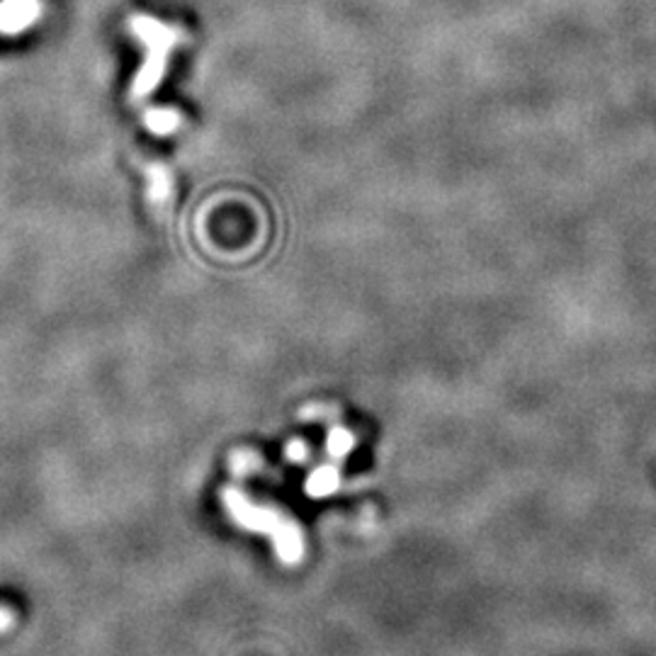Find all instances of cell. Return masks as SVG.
Segmentation results:
<instances>
[{
	"mask_svg": "<svg viewBox=\"0 0 656 656\" xmlns=\"http://www.w3.org/2000/svg\"><path fill=\"white\" fill-rule=\"evenodd\" d=\"M129 29L131 35L141 39L143 47H147V59H143V66L137 74L135 84H131V98L141 100L151 96L153 90L161 86L163 76H166L168 54L171 49L180 42V29L149 15L131 17Z\"/></svg>",
	"mask_w": 656,
	"mask_h": 656,
	"instance_id": "cell-1",
	"label": "cell"
},
{
	"mask_svg": "<svg viewBox=\"0 0 656 656\" xmlns=\"http://www.w3.org/2000/svg\"><path fill=\"white\" fill-rule=\"evenodd\" d=\"M42 17V0H0V35H20Z\"/></svg>",
	"mask_w": 656,
	"mask_h": 656,
	"instance_id": "cell-2",
	"label": "cell"
},
{
	"mask_svg": "<svg viewBox=\"0 0 656 656\" xmlns=\"http://www.w3.org/2000/svg\"><path fill=\"white\" fill-rule=\"evenodd\" d=\"M180 122L182 119L178 112L171 108H151L147 115H143V125L149 127L151 135H159V137H168L173 131H178Z\"/></svg>",
	"mask_w": 656,
	"mask_h": 656,
	"instance_id": "cell-3",
	"label": "cell"
},
{
	"mask_svg": "<svg viewBox=\"0 0 656 656\" xmlns=\"http://www.w3.org/2000/svg\"><path fill=\"white\" fill-rule=\"evenodd\" d=\"M149 178V200L151 202H163L171 194V173L161 166V163H151L147 168Z\"/></svg>",
	"mask_w": 656,
	"mask_h": 656,
	"instance_id": "cell-4",
	"label": "cell"
},
{
	"mask_svg": "<svg viewBox=\"0 0 656 656\" xmlns=\"http://www.w3.org/2000/svg\"><path fill=\"white\" fill-rule=\"evenodd\" d=\"M10 622H13V615H10L5 608H0V630H5Z\"/></svg>",
	"mask_w": 656,
	"mask_h": 656,
	"instance_id": "cell-5",
	"label": "cell"
}]
</instances>
